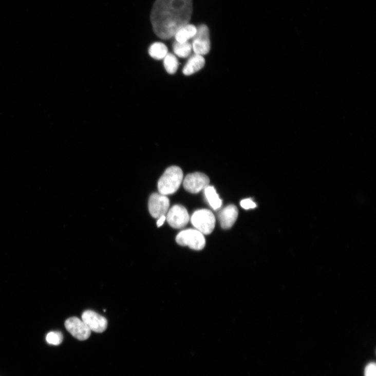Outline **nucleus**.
<instances>
[{
    "label": "nucleus",
    "mask_w": 376,
    "mask_h": 376,
    "mask_svg": "<svg viewBox=\"0 0 376 376\" xmlns=\"http://www.w3.org/2000/svg\"><path fill=\"white\" fill-rule=\"evenodd\" d=\"M166 219L165 215H163L158 218V221L157 222V225L158 227H161L165 222Z\"/></svg>",
    "instance_id": "21"
},
{
    "label": "nucleus",
    "mask_w": 376,
    "mask_h": 376,
    "mask_svg": "<svg viewBox=\"0 0 376 376\" xmlns=\"http://www.w3.org/2000/svg\"><path fill=\"white\" fill-rule=\"evenodd\" d=\"M205 65L203 55L195 54L186 63L182 70L185 76H191L202 69Z\"/></svg>",
    "instance_id": "12"
},
{
    "label": "nucleus",
    "mask_w": 376,
    "mask_h": 376,
    "mask_svg": "<svg viewBox=\"0 0 376 376\" xmlns=\"http://www.w3.org/2000/svg\"><path fill=\"white\" fill-rule=\"evenodd\" d=\"M168 48L163 43L156 42L152 44L148 49V53L153 59L162 60L168 53Z\"/></svg>",
    "instance_id": "14"
},
{
    "label": "nucleus",
    "mask_w": 376,
    "mask_h": 376,
    "mask_svg": "<svg viewBox=\"0 0 376 376\" xmlns=\"http://www.w3.org/2000/svg\"><path fill=\"white\" fill-rule=\"evenodd\" d=\"M210 183L209 178L204 174L195 173L187 175L184 179L183 186L188 192L198 194Z\"/></svg>",
    "instance_id": "6"
},
{
    "label": "nucleus",
    "mask_w": 376,
    "mask_h": 376,
    "mask_svg": "<svg viewBox=\"0 0 376 376\" xmlns=\"http://www.w3.org/2000/svg\"><path fill=\"white\" fill-rule=\"evenodd\" d=\"M197 28V33L192 44L193 50L195 54L205 55L210 52L211 48L209 29L204 24L200 25Z\"/></svg>",
    "instance_id": "5"
},
{
    "label": "nucleus",
    "mask_w": 376,
    "mask_h": 376,
    "mask_svg": "<svg viewBox=\"0 0 376 376\" xmlns=\"http://www.w3.org/2000/svg\"><path fill=\"white\" fill-rule=\"evenodd\" d=\"M192 223L197 230L203 235L212 233L215 226V217L213 213L207 209L196 211L192 217Z\"/></svg>",
    "instance_id": "3"
},
{
    "label": "nucleus",
    "mask_w": 376,
    "mask_h": 376,
    "mask_svg": "<svg viewBox=\"0 0 376 376\" xmlns=\"http://www.w3.org/2000/svg\"><path fill=\"white\" fill-rule=\"evenodd\" d=\"M197 27L191 24H187L178 30L174 37L176 42L185 43L189 41L195 36L197 33Z\"/></svg>",
    "instance_id": "13"
},
{
    "label": "nucleus",
    "mask_w": 376,
    "mask_h": 376,
    "mask_svg": "<svg viewBox=\"0 0 376 376\" xmlns=\"http://www.w3.org/2000/svg\"><path fill=\"white\" fill-rule=\"evenodd\" d=\"M238 215L237 208L230 205L224 208L219 214L221 227L225 230L231 228L237 220Z\"/></svg>",
    "instance_id": "11"
},
{
    "label": "nucleus",
    "mask_w": 376,
    "mask_h": 376,
    "mask_svg": "<svg viewBox=\"0 0 376 376\" xmlns=\"http://www.w3.org/2000/svg\"><path fill=\"white\" fill-rule=\"evenodd\" d=\"M193 0H156L151 13L155 34L163 40L174 37L179 29L189 23Z\"/></svg>",
    "instance_id": "1"
},
{
    "label": "nucleus",
    "mask_w": 376,
    "mask_h": 376,
    "mask_svg": "<svg viewBox=\"0 0 376 376\" xmlns=\"http://www.w3.org/2000/svg\"><path fill=\"white\" fill-rule=\"evenodd\" d=\"M170 206V200L166 196L161 194H153L149 198L148 209L151 215L159 218L165 215Z\"/></svg>",
    "instance_id": "8"
},
{
    "label": "nucleus",
    "mask_w": 376,
    "mask_h": 376,
    "mask_svg": "<svg viewBox=\"0 0 376 376\" xmlns=\"http://www.w3.org/2000/svg\"><path fill=\"white\" fill-rule=\"evenodd\" d=\"M67 330L76 339L84 341L89 338L91 330L82 321L77 317H72L66 321Z\"/></svg>",
    "instance_id": "10"
},
{
    "label": "nucleus",
    "mask_w": 376,
    "mask_h": 376,
    "mask_svg": "<svg viewBox=\"0 0 376 376\" xmlns=\"http://www.w3.org/2000/svg\"><path fill=\"white\" fill-rule=\"evenodd\" d=\"M167 221L171 227L180 229L190 221V215L186 209L181 205H175L169 211Z\"/></svg>",
    "instance_id": "7"
},
{
    "label": "nucleus",
    "mask_w": 376,
    "mask_h": 376,
    "mask_svg": "<svg viewBox=\"0 0 376 376\" xmlns=\"http://www.w3.org/2000/svg\"><path fill=\"white\" fill-rule=\"evenodd\" d=\"M204 193L210 205L214 210H217L221 207L222 201L219 198V196L213 186H208L204 189Z\"/></svg>",
    "instance_id": "15"
},
{
    "label": "nucleus",
    "mask_w": 376,
    "mask_h": 376,
    "mask_svg": "<svg viewBox=\"0 0 376 376\" xmlns=\"http://www.w3.org/2000/svg\"><path fill=\"white\" fill-rule=\"evenodd\" d=\"M179 63L175 55L168 53L164 58V66L168 73L175 74L178 68Z\"/></svg>",
    "instance_id": "17"
},
{
    "label": "nucleus",
    "mask_w": 376,
    "mask_h": 376,
    "mask_svg": "<svg viewBox=\"0 0 376 376\" xmlns=\"http://www.w3.org/2000/svg\"><path fill=\"white\" fill-rule=\"evenodd\" d=\"M173 50L178 57L185 58L191 54L193 50L192 45L189 42L185 43L175 42L173 45Z\"/></svg>",
    "instance_id": "16"
},
{
    "label": "nucleus",
    "mask_w": 376,
    "mask_h": 376,
    "mask_svg": "<svg viewBox=\"0 0 376 376\" xmlns=\"http://www.w3.org/2000/svg\"><path fill=\"white\" fill-rule=\"evenodd\" d=\"M240 205L246 210L254 209L256 207V204L250 199H245L241 201Z\"/></svg>",
    "instance_id": "19"
},
{
    "label": "nucleus",
    "mask_w": 376,
    "mask_h": 376,
    "mask_svg": "<svg viewBox=\"0 0 376 376\" xmlns=\"http://www.w3.org/2000/svg\"><path fill=\"white\" fill-rule=\"evenodd\" d=\"M47 342L54 346H58L63 341V335L60 332H50L46 336Z\"/></svg>",
    "instance_id": "18"
},
{
    "label": "nucleus",
    "mask_w": 376,
    "mask_h": 376,
    "mask_svg": "<svg viewBox=\"0 0 376 376\" xmlns=\"http://www.w3.org/2000/svg\"><path fill=\"white\" fill-rule=\"evenodd\" d=\"M82 320L86 324L91 331L97 333L104 332L108 326L107 319L99 313L91 310L83 312Z\"/></svg>",
    "instance_id": "9"
},
{
    "label": "nucleus",
    "mask_w": 376,
    "mask_h": 376,
    "mask_svg": "<svg viewBox=\"0 0 376 376\" xmlns=\"http://www.w3.org/2000/svg\"><path fill=\"white\" fill-rule=\"evenodd\" d=\"M177 242L182 246H188L196 250H201L205 246L204 235L197 230H186L180 232L176 237Z\"/></svg>",
    "instance_id": "4"
},
{
    "label": "nucleus",
    "mask_w": 376,
    "mask_h": 376,
    "mask_svg": "<svg viewBox=\"0 0 376 376\" xmlns=\"http://www.w3.org/2000/svg\"><path fill=\"white\" fill-rule=\"evenodd\" d=\"M183 180V172L177 166L167 168L158 182V190L163 195H169L175 193Z\"/></svg>",
    "instance_id": "2"
},
{
    "label": "nucleus",
    "mask_w": 376,
    "mask_h": 376,
    "mask_svg": "<svg viewBox=\"0 0 376 376\" xmlns=\"http://www.w3.org/2000/svg\"><path fill=\"white\" fill-rule=\"evenodd\" d=\"M376 366L374 363H370L366 367L365 376H375Z\"/></svg>",
    "instance_id": "20"
}]
</instances>
